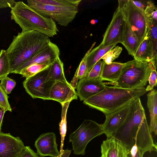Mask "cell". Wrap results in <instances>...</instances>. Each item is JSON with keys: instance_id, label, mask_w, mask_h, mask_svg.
<instances>
[{"instance_id": "cell-1", "label": "cell", "mask_w": 157, "mask_h": 157, "mask_svg": "<svg viewBox=\"0 0 157 157\" xmlns=\"http://www.w3.org/2000/svg\"><path fill=\"white\" fill-rule=\"evenodd\" d=\"M140 98L130 103L128 113L121 127L113 135L129 151L136 145L140 151L145 152L152 146L153 140Z\"/></svg>"}, {"instance_id": "cell-2", "label": "cell", "mask_w": 157, "mask_h": 157, "mask_svg": "<svg viewBox=\"0 0 157 157\" xmlns=\"http://www.w3.org/2000/svg\"><path fill=\"white\" fill-rule=\"evenodd\" d=\"M51 42L48 36L34 31H22L13 39L6 50L13 73L23 63L47 46Z\"/></svg>"}, {"instance_id": "cell-3", "label": "cell", "mask_w": 157, "mask_h": 157, "mask_svg": "<svg viewBox=\"0 0 157 157\" xmlns=\"http://www.w3.org/2000/svg\"><path fill=\"white\" fill-rule=\"evenodd\" d=\"M146 92L144 87L127 89L105 85L102 91L83 100V103L106 115L129 104Z\"/></svg>"}, {"instance_id": "cell-4", "label": "cell", "mask_w": 157, "mask_h": 157, "mask_svg": "<svg viewBox=\"0 0 157 157\" xmlns=\"http://www.w3.org/2000/svg\"><path fill=\"white\" fill-rule=\"evenodd\" d=\"M11 19L23 31H34L53 37L58 32L55 22L39 13L22 1L16 2L11 8Z\"/></svg>"}, {"instance_id": "cell-5", "label": "cell", "mask_w": 157, "mask_h": 157, "mask_svg": "<svg viewBox=\"0 0 157 157\" xmlns=\"http://www.w3.org/2000/svg\"><path fill=\"white\" fill-rule=\"evenodd\" d=\"M153 68L151 61H140L135 59L128 61L125 63L118 80L109 84L127 89L144 87Z\"/></svg>"}, {"instance_id": "cell-6", "label": "cell", "mask_w": 157, "mask_h": 157, "mask_svg": "<svg viewBox=\"0 0 157 157\" xmlns=\"http://www.w3.org/2000/svg\"><path fill=\"white\" fill-rule=\"evenodd\" d=\"M104 133L102 124L89 119H85L79 127L69 136L73 153L84 155L88 143L95 137Z\"/></svg>"}, {"instance_id": "cell-7", "label": "cell", "mask_w": 157, "mask_h": 157, "mask_svg": "<svg viewBox=\"0 0 157 157\" xmlns=\"http://www.w3.org/2000/svg\"><path fill=\"white\" fill-rule=\"evenodd\" d=\"M27 2L30 7L42 15L51 18L61 26H67L78 12V6L41 4L34 0H27Z\"/></svg>"}, {"instance_id": "cell-8", "label": "cell", "mask_w": 157, "mask_h": 157, "mask_svg": "<svg viewBox=\"0 0 157 157\" xmlns=\"http://www.w3.org/2000/svg\"><path fill=\"white\" fill-rule=\"evenodd\" d=\"M49 67L23 82L25 91L33 98L49 100L51 90L56 82L50 75Z\"/></svg>"}, {"instance_id": "cell-9", "label": "cell", "mask_w": 157, "mask_h": 157, "mask_svg": "<svg viewBox=\"0 0 157 157\" xmlns=\"http://www.w3.org/2000/svg\"><path fill=\"white\" fill-rule=\"evenodd\" d=\"M122 10L124 21L141 43L146 36L147 31L146 15L129 0H128Z\"/></svg>"}, {"instance_id": "cell-10", "label": "cell", "mask_w": 157, "mask_h": 157, "mask_svg": "<svg viewBox=\"0 0 157 157\" xmlns=\"http://www.w3.org/2000/svg\"><path fill=\"white\" fill-rule=\"evenodd\" d=\"M124 20L121 9L117 8L100 44L107 46L122 42Z\"/></svg>"}, {"instance_id": "cell-11", "label": "cell", "mask_w": 157, "mask_h": 157, "mask_svg": "<svg viewBox=\"0 0 157 157\" xmlns=\"http://www.w3.org/2000/svg\"><path fill=\"white\" fill-rule=\"evenodd\" d=\"M60 54L59 47L51 41L47 46L20 66L13 73L17 74L22 69L33 64H44L51 65L59 57Z\"/></svg>"}, {"instance_id": "cell-12", "label": "cell", "mask_w": 157, "mask_h": 157, "mask_svg": "<svg viewBox=\"0 0 157 157\" xmlns=\"http://www.w3.org/2000/svg\"><path fill=\"white\" fill-rule=\"evenodd\" d=\"M25 147L19 137L0 132V157H19Z\"/></svg>"}, {"instance_id": "cell-13", "label": "cell", "mask_w": 157, "mask_h": 157, "mask_svg": "<svg viewBox=\"0 0 157 157\" xmlns=\"http://www.w3.org/2000/svg\"><path fill=\"white\" fill-rule=\"evenodd\" d=\"M130 103L111 113L105 115V120L102 125L104 133L107 138L112 137L124 122L128 113Z\"/></svg>"}, {"instance_id": "cell-14", "label": "cell", "mask_w": 157, "mask_h": 157, "mask_svg": "<svg viewBox=\"0 0 157 157\" xmlns=\"http://www.w3.org/2000/svg\"><path fill=\"white\" fill-rule=\"evenodd\" d=\"M56 138L55 134L52 132L41 134L35 143L37 154L42 157L46 156L58 157L59 155V152L57 148Z\"/></svg>"}, {"instance_id": "cell-15", "label": "cell", "mask_w": 157, "mask_h": 157, "mask_svg": "<svg viewBox=\"0 0 157 157\" xmlns=\"http://www.w3.org/2000/svg\"><path fill=\"white\" fill-rule=\"evenodd\" d=\"M77 92L68 82H56L50 91L49 100L57 101L62 105L78 99Z\"/></svg>"}, {"instance_id": "cell-16", "label": "cell", "mask_w": 157, "mask_h": 157, "mask_svg": "<svg viewBox=\"0 0 157 157\" xmlns=\"http://www.w3.org/2000/svg\"><path fill=\"white\" fill-rule=\"evenodd\" d=\"M105 85L101 78L80 79L76 88L77 94L81 101H83L102 91Z\"/></svg>"}, {"instance_id": "cell-17", "label": "cell", "mask_w": 157, "mask_h": 157, "mask_svg": "<svg viewBox=\"0 0 157 157\" xmlns=\"http://www.w3.org/2000/svg\"><path fill=\"white\" fill-rule=\"evenodd\" d=\"M101 151L102 157H127L129 151L120 141L112 137L103 142Z\"/></svg>"}, {"instance_id": "cell-18", "label": "cell", "mask_w": 157, "mask_h": 157, "mask_svg": "<svg viewBox=\"0 0 157 157\" xmlns=\"http://www.w3.org/2000/svg\"><path fill=\"white\" fill-rule=\"evenodd\" d=\"M94 43L90 49L86 52V60L88 73L90 71L95 64L108 51L113 49L117 44L115 43L112 44L105 46L101 44L91 50L94 45Z\"/></svg>"}, {"instance_id": "cell-19", "label": "cell", "mask_w": 157, "mask_h": 157, "mask_svg": "<svg viewBox=\"0 0 157 157\" xmlns=\"http://www.w3.org/2000/svg\"><path fill=\"white\" fill-rule=\"evenodd\" d=\"M125 64V63L113 62L109 64H107L103 61L101 79L102 81L115 82L119 78Z\"/></svg>"}, {"instance_id": "cell-20", "label": "cell", "mask_w": 157, "mask_h": 157, "mask_svg": "<svg viewBox=\"0 0 157 157\" xmlns=\"http://www.w3.org/2000/svg\"><path fill=\"white\" fill-rule=\"evenodd\" d=\"M147 105L150 117L149 127L150 133L157 134V91L152 90L147 95Z\"/></svg>"}, {"instance_id": "cell-21", "label": "cell", "mask_w": 157, "mask_h": 157, "mask_svg": "<svg viewBox=\"0 0 157 157\" xmlns=\"http://www.w3.org/2000/svg\"><path fill=\"white\" fill-rule=\"evenodd\" d=\"M129 55L133 56L140 43L124 21L123 41L121 43Z\"/></svg>"}, {"instance_id": "cell-22", "label": "cell", "mask_w": 157, "mask_h": 157, "mask_svg": "<svg viewBox=\"0 0 157 157\" xmlns=\"http://www.w3.org/2000/svg\"><path fill=\"white\" fill-rule=\"evenodd\" d=\"M133 57L136 60L152 63V48L150 40L147 35L140 44Z\"/></svg>"}, {"instance_id": "cell-23", "label": "cell", "mask_w": 157, "mask_h": 157, "mask_svg": "<svg viewBox=\"0 0 157 157\" xmlns=\"http://www.w3.org/2000/svg\"><path fill=\"white\" fill-rule=\"evenodd\" d=\"M146 35L149 38L151 43L153 53L152 63L154 68L156 69L157 54V21L152 20L148 23Z\"/></svg>"}, {"instance_id": "cell-24", "label": "cell", "mask_w": 157, "mask_h": 157, "mask_svg": "<svg viewBox=\"0 0 157 157\" xmlns=\"http://www.w3.org/2000/svg\"><path fill=\"white\" fill-rule=\"evenodd\" d=\"M49 72L53 79L56 82H67L64 74L63 64L59 57L50 66Z\"/></svg>"}, {"instance_id": "cell-25", "label": "cell", "mask_w": 157, "mask_h": 157, "mask_svg": "<svg viewBox=\"0 0 157 157\" xmlns=\"http://www.w3.org/2000/svg\"><path fill=\"white\" fill-rule=\"evenodd\" d=\"M51 65L44 64H34L31 65L21 70L17 74L28 78L44 70Z\"/></svg>"}, {"instance_id": "cell-26", "label": "cell", "mask_w": 157, "mask_h": 157, "mask_svg": "<svg viewBox=\"0 0 157 157\" xmlns=\"http://www.w3.org/2000/svg\"><path fill=\"white\" fill-rule=\"evenodd\" d=\"M10 64L6 50L0 51V80L10 73Z\"/></svg>"}, {"instance_id": "cell-27", "label": "cell", "mask_w": 157, "mask_h": 157, "mask_svg": "<svg viewBox=\"0 0 157 157\" xmlns=\"http://www.w3.org/2000/svg\"><path fill=\"white\" fill-rule=\"evenodd\" d=\"M38 3L51 5L78 7L81 0H34Z\"/></svg>"}, {"instance_id": "cell-28", "label": "cell", "mask_w": 157, "mask_h": 157, "mask_svg": "<svg viewBox=\"0 0 157 157\" xmlns=\"http://www.w3.org/2000/svg\"><path fill=\"white\" fill-rule=\"evenodd\" d=\"M122 50V48L119 46H115L107 52L101 58L107 64L111 63L119 56Z\"/></svg>"}, {"instance_id": "cell-29", "label": "cell", "mask_w": 157, "mask_h": 157, "mask_svg": "<svg viewBox=\"0 0 157 157\" xmlns=\"http://www.w3.org/2000/svg\"><path fill=\"white\" fill-rule=\"evenodd\" d=\"M103 61H98L94 66L89 72L86 77L88 79H98L100 78Z\"/></svg>"}, {"instance_id": "cell-30", "label": "cell", "mask_w": 157, "mask_h": 157, "mask_svg": "<svg viewBox=\"0 0 157 157\" xmlns=\"http://www.w3.org/2000/svg\"><path fill=\"white\" fill-rule=\"evenodd\" d=\"M0 85L6 93L8 94H10L15 87L16 84V81L6 76L0 80Z\"/></svg>"}, {"instance_id": "cell-31", "label": "cell", "mask_w": 157, "mask_h": 157, "mask_svg": "<svg viewBox=\"0 0 157 157\" xmlns=\"http://www.w3.org/2000/svg\"><path fill=\"white\" fill-rule=\"evenodd\" d=\"M8 96L0 85V109L5 112L12 111V109L8 100Z\"/></svg>"}, {"instance_id": "cell-32", "label": "cell", "mask_w": 157, "mask_h": 157, "mask_svg": "<svg viewBox=\"0 0 157 157\" xmlns=\"http://www.w3.org/2000/svg\"><path fill=\"white\" fill-rule=\"evenodd\" d=\"M86 55L87 53L82 59L76 71L78 78L79 79L86 77L88 74L86 58Z\"/></svg>"}, {"instance_id": "cell-33", "label": "cell", "mask_w": 157, "mask_h": 157, "mask_svg": "<svg viewBox=\"0 0 157 157\" xmlns=\"http://www.w3.org/2000/svg\"><path fill=\"white\" fill-rule=\"evenodd\" d=\"M148 81L149 85L146 88V92L153 90L154 87L157 85V71L154 68L151 70Z\"/></svg>"}, {"instance_id": "cell-34", "label": "cell", "mask_w": 157, "mask_h": 157, "mask_svg": "<svg viewBox=\"0 0 157 157\" xmlns=\"http://www.w3.org/2000/svg\"><path fill=\"white\" fill-rule=\"evenodd\" d=\"M129 0L144 13L148 6L150 1L144 0Z\"/></svg>"}, {"instance_id": "cell-35", "label": "cell", "mask_w": 157, "mask_h": 157, "mask_svg": "<svg viewBox=\"0 0 157 157\" xmlns=\"http://www.w3.org/2000/svg\"><path fill=\"white\" fill-rule=\"evenodd\" d=\"M19 157H40L28 146H25V148Z\"/></svg>"}, {"instance_id": "cell-36", "label": "cell", "mask_w": 157, "mask_h": 157, "mask_svg": "<svg viewBox=\"0 0 157 157\" xmlns=\"http://www.w3.org/2000/svg\"><path fill=\"white\" fill-rule=\"evenodd\" d=\"M15 2L13 0H0V8L10 7L11 9Z\"/></svg>"}, {"instance_id": "cell-37", "label": "cell", "mask_w": 157, "mask_h": 157, "mask_svg": "<svg viewBox=\"0 0 157 157\" xmlns=\"http://www.w3.org/2000/svg\"><path fill=\"white\" fill-rule=\"evenodd\" d=\"M78 79L77 73L76 72L71 82L69 83L71 86L74 89H75L77 86Z\"/></svg>"}, {"instance_id": "cell-38", "label": "cell", "mask_w": 157, "mask_h": 157, "mask_svg": "<svg viewBox=\"0 0 157 157\" xmlns=\"http://www.w3.org/2000/svg\"><path fill=\"white\" fill-rule=\"evenodd\" d=\"M71 152V150L68 149L63 150L62 153L58 157H68Z\"/></svg>"}, {"instance_id": "cell-39", "label": "cell", "mask_w": 157, "mask_h": 157, "mask_svg": "<svg viewBox=\"0 0 157 157\" xmlns=\"http://www.w3.org/2000/svg\"><path fill=\"white\" fill-rule=\"evenodd\" d=\"M5 112L4 110L0 109V132H1V127L2 120Z\"/></svg>"}, {"instance_id": "cell-40", "label": "cell", "mask_w": 157, "mask_h": 157, "mask_svg": "<svg viewBox=\"0 0 157 157\" xmlns=\"http://www.w3.org/2000/svg\"><path fill=\"white\" fill-rule=\"evenodd\" d=\"M144 153L140 151L139 150H137L135 155L133 157H143Z\"/></svg>"}, {"instance_id": "cell-41", "label": "cell", "mask_w": 157, "mask_h": 157, "mask_svg": "<svg viewBox=\"0 0 157 157\" xmlns=\"http://www.w3.org/2000/svg\"><path fill=\"white\" fill-rule=\"evenodd\" d=\"M92 21H91V23L92 24H95L96 23H97V22H98V20H92Z\"/></svg>"}, {"instance_id": "cell-42", "label": "cell", "mask_w": 157, "mask_h": 157, "mask_svg": "<svg viewBox=\"0 0 157 157\" xmlns=\"http://www.w3.org/2000/svg\"><path fill=\"white\" fill-rule=\"evenodd\" d=\"M127 157H133L132 155V154L130 153V151H129L127 155Z\"/></svg>"}, {"instance_id": "cell-43", "label": "cell", "mask_w": 157, "mask_h": 157, "mask_svg": "<svg viewBox=\"0 0 157 157\" xmlns=\"http://www.w3.org/2000/svg\"><path fill=\"white\" fill-rule=\"evenodd\" d=\"M101 157H102L101 156Z\"/></svg>"}]
</instances>
